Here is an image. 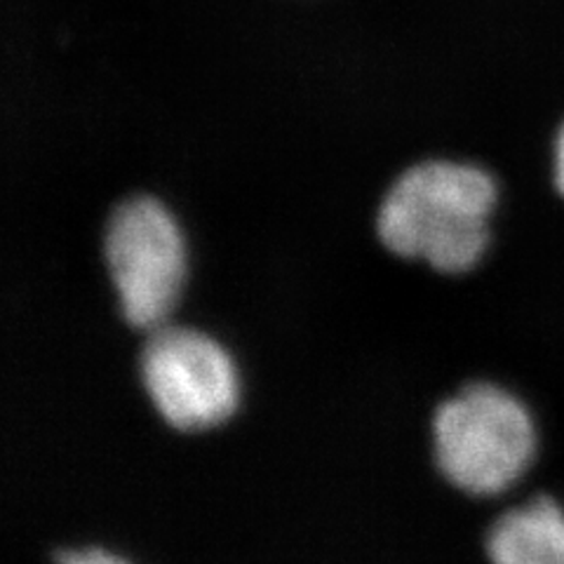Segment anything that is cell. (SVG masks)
<instances>
[{"mask_svg": "<svg viewBox=\"0 0 564 564\" xmlns=\"http://www.w3.org/2000/svg\"><path fill=\"white\" fill-rule=\"evenodd\" d=\"M440 473L462 491L491 497L516 485L536 452V431L524 404L491 383H473L433 414Z\"/></svg>", "mask_w": 564, "mask_h": 564, "instance_id": "cell-2", "label": "cell"}, {"mask_svg": "<svg viewBox=\"0 0 564 564\" xmlns=\"http://www.w3.org/2000/svg\"><path fill=\"white\" fill-rule=\"evenodd\" d=\"M141 386L167 426L205 431L238 408L240 383L226 348L205 332L161 325L139 352Z\"/></svg>", "mask_w": 564, "mask_h": 564, "instance_id": "cell-4", "label": "cell"}, {"mask_svg": "<svg viewBox=\"0 0 564 564\" xmlns=\"http://www.w3.org/2000/svg\"><path fill=\"white\" fill-rule=\"evenodd\" d=\"M57 564H130V562L104 549H85V551H62L57 555Z\"/></svg>", "mask_w": 564, "mask_h": 564, "instance_id": "cell-6", "label": "cell"}, {"mask_svg": "<svg viewBox=\"0 0 564 564\" xmlns=\"http://www.w3.org/2000/svg\"><path fill=\"white\" fill-rule=\"evenodd\" d=\"M499 188L478 165L423 161L383 193L377 236L388 252L426 261L440 273H466L489 245Z\"/></svg>", "mask_w": 564, "mask_h": 564, "instance_id": "cell-1", "label": "cell"}, {"mask_svg": "<svg viewBox=\"0 0 564 564\" xmlns=\"http://www.w3.org/2000/svg\"><path fill=\"white\" fill-rule=\"evenodd\" d=\"M491 564H564V510L553 499H534L508 510L487 536Z\"/></svg>", "mask_w": 564, "mask_h": 564, "instance_id": "cell-5", "label": "cell"}, {"mask_svg": "<svg viewBox=\"0 0 564 564\" xmlns=\"http://www.w3.org/2000/svg\"><path fill=\"white\" fill-rule=\"evenodd\" d=\"M553 176H555V186L564 196V122L555 137V149H553Z\"/></svg>", "mask_w": 564, "mask_h": 564, "instance_id": "cell-7", "label": "cell"}, {"mask_svg": "<svg viewBox=\"0 0 564 564\" xmlns=\"http://www.w3.org/2000/svg\"><path fill=\"white\" fill-rule=\"evenodd\" d=\"M101 252L122 321L144 332L165 325L186 280V245L172 212L151 196L120 200Z\"/></svg>", "mask_w": 564, "mask_h": 564, "instance_id": "cell-3", "label": "cell"}]
</instances>
